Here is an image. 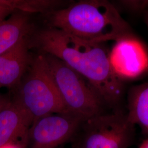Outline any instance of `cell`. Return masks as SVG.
I'll return each mask as SVG.
<instances>
[{
	"instance_id": "6da1fadb",
	"label": "cell",
	"mask_w": 148,
	"mask_h": 148,
	"mask_svg": "<svg viewBox=\"0 0 148 148\" xmlns=\"http://www.w3.org/2000/svg\"><path fill=\"white\" fill-rule=\"evenodd\" d=\"M30 49L58 58L85 78L106 106H117L123 92L122 81L111 69L109 51L104 43L74 36L47 27L34 31L29 37Z\"/></svg>"
},
{
	"instance_id": "7a4b0ae2",
	"label": "cell",
	"mask_w": 148,
	"mask_h": 148,
	"mask_svg": "<svg viewBox=\"0 0 148 148\" xmlns=\"http://www.w3.org/2000/svg\"><path fill=\"white\" fill-rule=\"evenodd\" d=\"M47 27L104 43L133 35L116 8L106 0H83L43 14Z\"/></svg>"
},
{
	"instance_id": "3957f363",
	"label": "cell",
	"mask_w": 148,
	"mask_h": 148,
	"mask_svg": "<svg viewBox=\"0 0 148 148\" xmlns=\"http://www.w3.org/2000/svg\"><path fill=\"white\" fill-rule=\"evenodd\" d=\"M16 88V93L11 98L27 111L34 121L51 114L70 113L43 54L33 58Z\"/></svg>"
},
{
	"instance_id": "277c9868",
	"label": "cell",
	"mask_w": 148,
	"mask_h": 148,
	"mask_svg": "<svg viewBox=\"0 0 148 148\" xmlns=\"http://www.w3.org/2000/svg\"><path fill=\"white\" fill-rule=\"evenodd\" d=\"M43 54L65 105L71 114L85 122L104 113L105 104L85 78L58 58Z\"/></svg>"
},
{
	"instance_id": "5b68a950",
	"label": "cell",
	"mask_w": 148,
	"mask_h": 148,
	"mask_svg": "<svg viewBox=\"0 0 148 148\" xmlns=\"http://www.w3.org/2000/svg\"><path fill=\"white\" fill-rule=\"evenodd\" d=\"M80 130L75 148H128L135 137V126L119 110L86 120Z\"/></svg>"
},
{
	"instance_id": "8992f818",
	"label": "cell",
	"mask_w": 148,
	"mask_h": 148,
	"mask_svg": "<svg viewBox=\"0 0 148 148\" xmlns=\"http://www.w3.org/2000/svg\"><path fill=\"white\" fill-rule=\"evenodd\" d=\"M84 121L71 113L54 114L33 122L27 136L30 148H58L75 137Z\"/></svg>"
},
{
	"instance_id": "52a82bcc",
	"label": "cell",
	"mask_w": 148,
	"mask_h": 148,
	"mask_svg": "<svg viewBox=\"0 0 148 148\" xmlns=\"http://www.w3.org/2000/svg\"><path fill=\"white\" fill-rule=\"evenodd\" d=\"M109 58L113 72L121 81L135 79L148 71V51L133 35L115 41Z\"/></svg>"
},
{
	"instance_id": "ba28073f",
	"label": "cell",
	"mask_w": 148,
	"mask_h": 148,
	"mask_svg": "<svg viewBox=\"0 0 148 148\" xmlns=\"http://www.w3.org/2000/svg\"><path fill=\"white\" fill-rule=\"evenodd\" d=\"M29 37L0 55V88H16L27 73L33 59L29 52Z\"/></svg>"
},
{
	"instance_id": "9c48e42d",
	"label": "cell",
	"mask_w": 148,
	"mask_h": 148,
	"mask_svg": "<svg viewBox=\"0 0 148 148\" xmlns=\"http://www.w3.org/2000/svg\"><path fill=\"white\" fill-rule=\"evenodd\" d=\"M33 122L27 111L11 97L0 111V147L19 143L27 148V136Z\"/></svg>"
},
{
	"instance_id": "30bf717a",
	"label": "cell",
	"mask_w": 148,
	"mask_h": 148,
	"mask_svg": "<svg viewBox=\"0 0 148 148\" xmlns=\"http://www.w3.org/2000/svg\"><path fill=\"white\" fill-rule=\"evenodd\" d=\"M29 13L16 11L0 22V55L35 31Z\"/></svg>"
},
{
	"instance_id": "8fae6325",
	"label": "cell",
	"mask_w": 148,
	"mask_h": 148,
	"mask_svg": "<svg viewBox=\"0 0 148 148\" xmlns=\"http://www.w3.org/2000/svg\"><path fill=\"white\" fill-rule=\"evenodd\" d=\"M128 120L148 134V82L133 87L128 97Z\"/></svg>"
},
{
	"instance_id": "7c38bea8",
	"label": "cell",
	"mask_w": 148,
	"mask_h": 148,
	"mask_svg": "<svg viewBox=\"0 0 148 148\" xmlns=\"http://www.w3.org/2000/svg\"><path fill=\"white\" fill-rule=\"evenodd\" d=\"M30 10V0H0V22L16 11L28 13Z\"/></svg>"
},
{
	"instance_id": "4fadbf2b",
	"label": "cell",
	"mask_w": 148,
	"mask_h": 148,
	"mask_svg": "<svg viewBox=\"0 0 148 148\" xmlns=\"http://www.w3.org/2000/svg\"><path fill=\"white\" fill-rule=\"evenodd\" d=\"M117 2L124 8L134 12L145 11L148 8V0H125Z\"/></svg>"
},
{
	"instance_id": "5bb4252c",
	"label": "cell",
	"mask_w": 148,
	"mask_h": 148,
	"mask_svg": "<svg viewBox=\"0 0 148 148\" xmlns=\"http://www.w3.org/2000/svg\"><path fill=\"white\" fill-rule=\"evenodd\" d=\"M11 100L10 96L3 95L0 93V111L4 108V106Z\"/></svg>"
},
{
	"instance_id": "9a60e30c",
	"label": "cell",
	"mask_w": 148,
	"mask_h": 148,
	"mask_svg": "<svg viewBox=\"0 0 148 148\" xmlns=\"http://www.w3.org/2000/svg\"><path fill=\"white\" fill-rule=\"evenodd\" d=\"M0 148H25V147L19 143H11L1 147Z\"/></svg>"
},
{
	"instance_id": "2e32d148",
	"label": "cell",
	"mask_w": 148,
	"mask_h": 148,
	"mask_svg": "<svg viewBox=\"0 0 148 148\" xmlns=\"http://www.w3.org/2000/svg\"><path fill=\"white\" fill-rule=\"evenodd\" d=\"M139 148H148V138L143 141Z\"/></svg>"
},
{
	"instance_id": "e0dca14e",
	"label": "cell",
	"mask_w": 148,
	"mask_h": 148,
	"mask_svg": "<svg viewBox=\"0 0 148 148\" xmlns=\"http://www.w3.org/2000/svg\"><path fill=\"white\" fill-rule=\"evenodd\" d=\"M146 21H147V26H148V16H147V19H146Z\"/></svg>"
}]
</instances>
